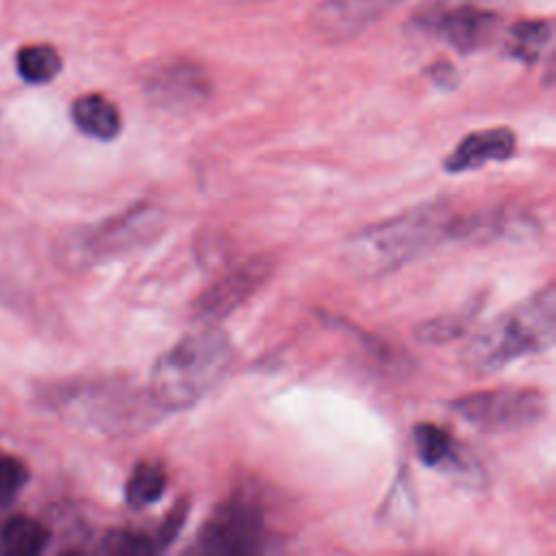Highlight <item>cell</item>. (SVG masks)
<instances>
[{
  "mask_svg": "<svg viewBox=\"0 0 556 556\" xmlns=\"http://www.w3.org/2000/svg\"><path fill=\"white\" fill-rule=\"evenodd\" d=\"M232 358L226 332L202 324L154 361L148 391L163 410L189 408L224 380Z\"/></svg>",
  "mask_w": 556,
  "mask_h": 556,
  "instance_id": "7a4b0ae2",
  "label": "cell"
},
{
  "mask_svg": "<svg viewBox=\"0 0 556 556\" xmlns=\"http://www.w3.org/2000/svg\"><path fill=\"white\" fill-rule=\"evenodd\" d=\"M552 39V22L519 20L508 30V54L523 63H534Z\"/></svg>",
  "mask_w": 556,
  "mask_h": 556,
  "instance_id": "e0dca14e",
  "label": "cell"
},
{
  "mask_svg": "<svg viewBox=\"0 0 556 556\" xmlns=\"http://www.w3.org/2000/svg\"><path fill=\"white\" fill-rule=\"evenodd\" d=\"M413 445L417 458L426 467H443L454 465L458 460L454 437L441 428L439 424L421 421L413 428Z\"/></svg>",
  "mask_w": 556,
  "mask_h": 556,
  "instance_id": "4fadbf2b",
  "label": "cell"
},
{
  "mask_svg": "<svg viewBox=\"0 0 556 556\" xmlns=\"http://www.w3.org/2000/svg\"><path fill=\"white\" fill-rule=\"evenodd\" d=\"M517 152V135L508 126L482 128L465 135L445 156L443 167L450 174L473 172L486 163L508 161Z\"/></svg>",
  "mask_w": 556,
  "mask_h": 556,
  "instance_id": "8fae6325",
  "label": "cell"
},
{
  "mask_svg": "<svg viewBox=\"0 0 556 556\" xmlns=\"http://www.w3.org/2000/svg\"><path fill=\"white\" fill-rule=\"evenodd\" d=\"M148 100L172 113H189L211 98V78L202 65L189 59H174L159 65L143 85Z\"/></svg>",
  "mask_w": 556,
  "mask_h": 556,
  "instance_id": "52a82bcc",
  "label": "cell"
},
{
  "mask_svg": "<svg viewBox=\"0 0 556 556\" xmlns=\"http://www.w3.org/2000/svg\"><path fill=\"white\" fill-rule=\"evenodd\" d=\"M419 28L445 41L460 54L476 52L493 41L500 17L469 0H445L419 15Z\"/></svg>",
  "mask_w": 556,
  "mask_h": 556,
  "instance_id": "8992f818",
  "label": "cell"
},
{
  "mask_svg": "<svg viewBox=\"0 0 556 556\" xmlns=\"http://www.w3.org/2000/svg\"><path fill=\"white\" fill-rule=\"evenodd\" d=\"M2 556H41L48 530L33 517H13L2 530Z\"/></svg>",
  "mask_w": 556,
  "mask_h": 556,
  "instance_id": "2e32d148",
  "label": "cell"
},
{
  "mask_svg": "<svg viewBox=\"0 0 556 556\" xmlns=\"http://www.w3.org/2000/svg\"><path fill=\"white\" fill-rule=\"evenodd\" d=\"M61 556H80V554H78V552H74V549H67V552H63Z\"/></svg>",
  "mask_w": 556,
  "mask_h": 556,
  "instance_id": "44dd1931",
  "label": "cell"
},
{
  "mask_svg": "<svg viewBox=\"0 0 556 556\" xmlns=\"http://www.w3.org/2000/svg\"><path fill=\"white\" fill-rule=\"evenodd\" d=\"M402 0H321L311 13L313 30L330 43L361 37Z\"/></svg>",
  "mask_w": 556,
  "mask_h": 556,
  "instance_id": "30bf717a",
  "label": "cell"
},
{
  "mask_svg": "<svg viewBox=\"0 0 556 556\" xmlns=\"http://www.w3.org/2000/svg\"><path fill=\"white\" fill-rule=\"evenodd\" d=\"M72 119L87 137L111 141L122 130V115L115 102L102 93H85L72 104Z\"/></svg>",
  "mask_w": 556,
  "mask_h": 556,
  "instance_id": "7c38bea8",
  "label": "cell"
},
{
  "mask_svg": "<svg viewBox=\"0 0 556 556\" xmlns=\"http://www.w3.org/2000/svg\"><path fill=\"white\" fill-rule=\"evenodd\" d=\"M428 74L432 76V80L441 87H454L456 85V72H454V65H450L447 61H439L434 65L428 67Z\"/></svg>",
  "mask_w": 556,
  "mask_h": 556,
  "instance_id": "ffe728a7",
  "label": "cell"
},
{
  "mask_svg": "<svg viewBox=\"0 0 556 556\" xmlns=\"http://www.w3.org/2000/svg\"><path fill=\"white\" fill-rule=\"evenodd\" d=\"M61 54L50 43H28L17 50L15 67L28 85H46L61 72Z\"/></svg>",
  "mask_w": 556,
  "mask_h": 556,
  "instance_id": "9a60e30c",
  "label": "cell"
},
{
  "mask_svg": "<svg viewBox=\"0 0 556 556\" xmlns=\"http://www.w3.org/2000/svg\"><path fill=\"white\" fill-rule=\"evenodd\" d=\"M473 315H476V306L473 304L465 306V308L450 311L445 315H439V317L428 319L426 324H421L419 326V337H421V341H428V343L450 341V339L458 337L469 326Z\"/></svg>",
  "mask_w": 556,
  "mask_h": 556,
  "instance_id": "ac0fdd59",
  "label": "cell"
},
{
  "mask_svg": "<svg viewBox=\"0 0 556 556\" xmlns=\"http://www.w3.org/2000/svg\"><path fill=\"white\" fill-rule=\"evenodd\" d=\"M261 547L263 510L256 495L239 489L206 515L185 556H261Z\"/></svg>",
  "mask_w": 556,
  "mask_h": 556,
  "instance_id": "277c9868",
  "label": "cell"
},
{
  "mask_svg": "<svg viewBox=\"0 0 556 556\" xmlns=\"http://www.w3.org/2000/svg\"><path fill=\"white\" fill-rule=\"evenodd\" d=\"M408 556H432V554H408Z\"/></svg>",
  "mask_w": 556,
  "mask_h": 556,
  "instance_id": "7402d4cb",
  "label": "cell"
},
{
  "mask_svg": "<svg viewBox=\"0 0 556 556\" xmlns=\"http://www.w3.org/2000/svg\"><path fill=\"white\" fill-rule=\"evenodd\" d=\"M556 339V287L547 285L480 328L463 350L471 374H493L523 356L545 352Z\"/></svg>",
  "mask_w": 556,
  "mask_h": 556,
  "instance_id": "3957f363",
  "label": "cell"
},
{
  "mask_svg": "<svg viewBox=\"0 0 556 556\" xmlns=\"http://www.w3.org/2000/svg\"><path fill=\"white\" fill-rule=\"evenodd\" d=\"M163 228V213L154 204L139 202L128 211L98 224L80 239V248L87 256L100 258L132 250L154 239Z\"/></svg>",
  "mask_w": 556,
  "mask_h": 556,
  "instance_id": "ba28073f",
  "label": "cell"
},
{
  "mask_svg": "<svg viewBox=\"0 0 556 556\" xmlns=\"http://www.w3.org/2000/svg\"><path fill=\"white\" fill-rule=\"evenodd\" d=\"M26 480H28L26 465L15 456L0 454V508L7 506L17 495V491L26 484Z\"/></svg>",
  "mask_w": 556,
  "mask_h": 556,
  "instance_id": "d6986e66",
  "label": "cell"
},
{
  "mask_svg": "<svg viewBox=\"0 0 556 556\" xmlns=\"http://www.w3.org/2000/svg\"><path fill=\"white\" fill-rule=\"evenodd\" d=\"M452 410L480 432H515L541 421L547 400L541 391L528 387L486 389L456 397Z\"/></svg>",
  "mask_w": 556,
  "mask_h": 556,
  "instance_id": "5b68a950",
  "label": "cell"
},
{
  "mask_svg": "<svg viewBox=\"0 0 556 556\" xmlns=\"http://www.w3.org/2000/svg\"><path fill=\"white\" fill-rule=\"evenodd\" d=\"M456 217L447 204L428 202L358 230L345 245L343 258L358 276H380L402 267L445 237Z\"/></svg>",
  "mask_w": 556,
  "mask_h": 556,
  "instance_id": "6da1fadb",
  "label": "cell"
},
{
  "mask_svg": "<svg viewBox=\"0 0 556 556\" xmlns=\"http://www.w3.org/2000/svg\"><path fill=\"white\" fill-rule=\"evenodd\" d=\"M167 486V471L159 460H139L126 480V502L146 508L161 500Z\"/></svg>",
  "mask_w": 556,
  "mask_h": 556,
  "instance_id": "5bb4252c",
  "label": "cell"
},
{
  "mask_svg": "<svg viewBox=\"0 0 556 556\" xmlns=\"http://www.w3.org/2000/svg\"><path fill=\"white\" fill-rule=\"evenodd\" d=\"M274 263L267 256H254L232 267L219 280H215L195 302V317L202 324H215L239 308L271 274Z\"/></svg>",
  "mask_w": 556,
  "mask_h": 556,
  "instance_id": "9c48e42d",
  "label": "cell"
}]
</instances>
